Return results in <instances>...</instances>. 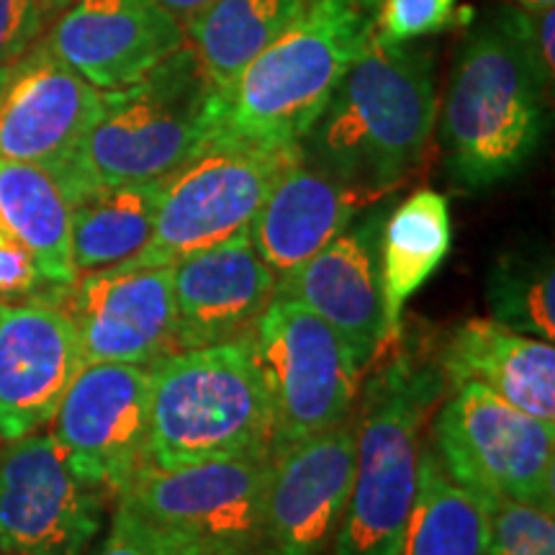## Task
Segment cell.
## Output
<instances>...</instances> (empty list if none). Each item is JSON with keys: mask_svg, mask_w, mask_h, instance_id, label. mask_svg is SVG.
<instances>
[{"mask_svg": "<svg viewBox=\"0 0 555 555\" xmlns=\"http://www.w3.org/2000/svg\"><path fill=\"white\" fill-rule=\"evenodd\" d=\"M420 41L373 34L301 142L304 157L371 201L391 196L433 139L440 108L435 57Z\"/></svg>", "mask_w": 555, "mask_h": 555, "instance_id": "1", "label": "cell"}, {"mask_svg": "<svg viewBox=\"0 0 555 555\" xmlns=\"http://www.w3.org/2000/svg\"><path fill=\"white\" fill-rule=\"evenodd\" d=\"M551 88L519 5L476 24L437 108L446 165L457 189L489 191L530 163L545 131Z\"/></svg>", "mask_w": 555, "mask_h": 555, "instance_id": "2", "label": "cell"}, {"mask_svg": "<svg viewBox=\"0 0 555 555\" xmlns=\"http://www.w3.org/2000/svg\"><path fill=\"white\" fill-rule=\"evenodd\" d=\"M380 0H309L294 24L211 93V139L298 147L376 34Z\"/></svg>", "mask_w": 555, "mask_h": 555, "instance_id": "3", "label": "cell"}, {"mask_svg": "<svg viewBox=\"0 0 555 555\" xmlns=\"http://www.w3.org/2000/svg\"><path fill=\"white\" fill-rule=\"evenodd\" d=\"M448 380L416 345L393 350L365 380L356 412V481L330 555H399L416 486L422 427Z\"/></svg>", "mask_w": 555, "mask_h": 555, "instance_id": "4", "label": "cell"}, {"mask_svg": "<svg viewBox=\"0 0 555 555\" xmlns=\"http://www.w3.org/2000/svg\"><path fill=\"white\" fill-rule=\"evenodd\" d=\"M214 86L189 44L119 90H103L101 111L54 180L69 204L114 185L159 180L211 142Z\"/></svg>", "mask_w": 555, "mask_h": 555, "instance_id": "5", "label": "cell"}, {"mask_svg": "<svg viewBox=\"0 0 555 555\" xmlns=\"http://www.w3.org/2000/svg\"><path fill=\"white\" fill-rule=\"evenodd\" d=\"M273 457V406L249 339L178 350L150 367L144 463Z\"/></svg>", "mask_w": 555, "mask_h": 555, "instance_id": "6", "label": "cell"}, {"mask_svg": "<svg viewBox=\"0 0 555 555\" xmlns=\"http://www.w3.org/2000/svg\"><path fill=\"white\" fill-rule=\"evenodd\" d=\"M298 147L211 139L163 180L155 229L142 253L119 266L170 268L189 255L247 232Z\"/></svg>", "mask_w": 555, "mask_h": 555, "instance_id": "7", "label": "cell"}, {"mask_svg": "<svg viewBox=\"0 0 555 555\" xmlns=\"http://www.w3.org/2000/svg\"><path fill=\"white\" fill-rule=\"evenodd\" d=\"M247 339L273 406V455L356 412L363 367L304 304L275 296Z\"/></svg>", "mask_w": 555, "mask_h": 555, "instance_id": "8", "label": "cell"}, {"mask_svg": "<svg viewBox=\"0 0 555 555\" xmlns=\"http://www.w3.org/2000/svg\"><path fill=\"white\" fill-rule=\"evenodd\" d=\"M433 450L476 496L555 506V422L519 412L474 380L455 384L435 412Z\"/></svg>", "mask_w": 555, "mask_h": 555, "instance_id": "9", "label": "cell"}, {"mask_svg": "<svg viewBox=\"0 0 555 555\" xmlns=\"http://www.w3.org/2000/svg\"><path fill=\"white\" fill-rule=\"evenodd\" d=\"M270 466L273 457H227L176 468L144 463L116 504L189 540L201 555L258 547L266 538Z\"/></svg>", "mask_w": 555, "mask_h": 555, "instance_id": "10", "label": "cell"}, {"mask_svg": "<svg viewBox=\"0 0 555 555\" xmlns=\"http://www.w3.org/2000/svg\"><path fill=\"white\" fill-rule=\"evenodd\" d=\"M103 504L52 433L16 437L0 450V555H88Z\"/></svg>", "mask_w": 555, "mask_h": 555, "instance_id": "11", "label": "cell"}, {"mask_svg": "<svg viewBox=\"0 0 555 555\" xmlns=\"http://www.w3.org/2000/svg\"><path fill=\"white\" fill-rule=\"evenodd\" d=\"M52 422L69 468L116 502L147 457L150 367L88 363Z\"/></svg>", "mask_w": 555, "mask_h": 555, "instance_id": "12", "label": "cell"}, {"mask_svg": "<svg viewBox=\"0 0 555 555\" xmlns=\"http://www.w3.org/2000/svg\"><path fill=\"white\" fill-rule=\"evenodd\" d=\"M54 301L78 330L88 363L152 367L176 350V291L170 268L114 266L82 273Z\"/></svg>", "mask_w": 555, "mask_h": 555, "instance_id": "13", "label": "cell"}, {"mask_svg": "<svg viewBox=\"0 0 555 555\" xmlns=\"http://www.w3.org/2000/svg\"><path fill=\"white\" fill-rule=\"evenodd\" d=\"M388 211V196L365 206L314 258L275 281V296L294 298L335 327L360 367H367L384 352L380 234Z\"/></svg>", "mask_w": 555, "mask_h": 555, "instance_id": "14", "label": "cell"}, {"mask_svg": "<svg viewBox=\"0 0 555 555\" xmlns=\"http://www.w3.org/2000/svg\"><path fill=\"white\" fill-rule=\"evenodd\" d=\"M356 412L273 455L266 502L270 555H330L356 481Z\"/></svg>", "mask_w": 555, "mask_h": 555, "instance_id": "15", "label": "cell"}, {"mask_svg": "<svg viewBox=\"0 0 555 555\" xmlns=\"http://www.w3.org/2000/svg\"><path fill=\"white\" fill-rule=\"evenodd\" d=\"M82 367L78 330L54 298L0 301V437L50 425Z\"/></svg>", "mask_w": 555, "mask_h": 555, "instance_id": "16", "label": "cell"}, {"mask_svg": "<svg viewBox=\"0 0 555 555\" xmlns=\"http://www.w3.org/2000/svg\"><path fill=\"white\" fill-rule=\"evenodd\" d=\"M44 41L90 86L119 90L185 47V26L159 0H69Z\"/></svg>", "mask_w": 555, "mask_h": 555, "instance_id": "17", "label": "cell"}, {"mask_svg": "<svg viewBox=\"0 0 555 555\" xmlns=\"http://www.w3.org/2000/svg\"><path fill=\"white\" fill-rule=\"evenodd\" d=\"M101 101L103 90L39 39L13 62L0 95V157L39 165L54 176L88 134Z\"/></svg>", "mask_w": 555, "mask_h": 555, "instance_id": "18", "label": "cell"}, {"mask_svg": "<svg viewBox=\"0 0 555 555\" xmlns=\"http://www.w3.org/2000/svg\"><path fill=\"white\" fill-rule=\"evenodd\" d=\"M275 281L247 232L176 262V350L245 339L275 298Z\"/></svg>", "mask_w": 555, "mask_h": 555, "instance_id": "19", "label": "cell"}, {"mask_svg": "<svg viewBox=\"0 0 555 555\" xmlns=\"http://www.w3.org/2000/svg\"><path fill=\"white\" fill-rule=\"evenodd\" d=\"M371 204L376 201L298 152L249 221L247 234L255 253L281 278L314 258Z\"/></svg>", "mask_w": 555, "mask_h": 555, "instance_id": "20", "label": "cell"}, {"mask_svg": "<svg viewBox=\"0 0 555 555\" xmlns=\"http://www.w3.org/2000/svg\"><path fill=\"white\" fill-rule=\"evenodd\" d=\"M437 365L450 386L474 380L519 412L555 422V347L494 319H468L455 327Z\"/></svg>", "mask_w": 555, "mask_h": 555, "instance_id": "21", "label": "cell"}, {"mask_svg": "<svg viewBox=\"0 0 555 555\" xmlns=\"http://www.w3.org/2000/svg\"><path fill=\"white\" fill-rule=\"evenodd\" d=\"M453 245V219L442 193L422 189L391 206L380 234L384 275V352L401 339V317L412 296L437 273Z\"/></svg>", "mask_w": 555, "mask_h": 555, "instance_id": "22", "label": "cell"}, {"mask_svg": "<svg viewBox=\"0 0 555 555\" xmlns=\"http://www.w3.org/2000/svg\"><path fill=\"white\" fill-rule=\"evenodd\" d=\"M69 219L73 204L50 170L0 157V234L29 249L52 288H65L78 278Z\"/></svg>", "mask_w": 555, "mask_h": 555, "instance_id": "23", "label": "cell"}, {"mask_svg": "<svg viewBox=\"0 0 555 555\" xmlns=\"http://www.w3.org/2000/svg\"><path fill=\"white\" fill-rule=\"evenodd\" d=\"M309 0H214L183 21L185 44L214 88L237 78L273 44Z\"/></svg>", "mask_w": 555, "mask_h": 555, "instance_id": "24", "label": "cell"}, {"mask_svg": "<svg viewBox=\"0 0 555 555\" xmlns=\"http://www.w3.org/2000/svg\"><path fill=\"white\" fill-rule=\"evenodd\" d=\"M163 180L101 189L73 204L69 249L75 273L114 268L142 253L155 229Z\"/></svg>", "mask_w": 555, "mask_h": 555, "instance_id": "25", "label": "cell"}, {"mask_svg": "<svg viewBox=\"0 0 555 555\" xmlns=\"http://www.w3.org/2000/svg\"><path fill=\"white\" fill-rule=\"evenodd\" d=\"M486 547L481 499L446 474L433 448H422L420 486L399 555H486Z\"/></svg>", "mask_w": 555, "mask_h": 555, "instance_id": "26", "label": "cell"}, {"mask_svg": "<svg viewBox=\"0 0 555 555\" xmlns=\"http://www.w3.org/2000/svg\"><path fill=\"white\" fill-rule=\"evenodd\" d=\"M491 319L522 335L555 339V268L547 249L504 253L486 278Z\"/></svg>", "mask_w": 555, "mask_h": 555, "instance_id": "27", "label": "cell"}, {"mask_svg": "<svg viewBox=\"0 0 555 555\" xmlns=\"http://www.w3.org/2000/svg\"><path fill=\"white\" fill-rule=\"evenodd\" d=\"M489 525L486 555H555V506L478 496Z\"/></svg>", "mask_w": 555, "mask_h": 555, "instance_id": "28", "label": "cell"}, {"mask_svg": "<svg viewBox=\"0 0 555 555\" xmlns=\"http://www.w3.org/2000/svg\"><path fill=\"white\" fill-rule=\"evenodd\" d=\"M88 555H201L189 540L150 525L124 504H116L108 535Z\"/></svg>", "mask_w": 555, "mask_h": 555, "instance_id": "29", "label": "cell"}, {"mask_svg": "<svg viewBox=\"0 0 555 555\" xmlns=\"http://www.w3.org/2000/svg\"><path fill=\"white\" fill-rule=\"evenodd\" d=\"M457 0H380L376 37L386 41H420L442 31L455 16Z\"/></svg>", "mask_w": 555, "mask_h": 555, "instance_id": "30", "label": "cell"}, {"mask_svg": "<svg viewBox=\"0 0 555 555\" xmlns=\"http://www.w3.org/2000/svg\"><path fill=\"white\" fill-rule=\"evenodd\" d=\"M60 11L54 0H0V67L24 57Z\"/></svg>", "mask_w": 555, "mask_h": 555, "instance_id": "31", "label": "cell"}, {"mask_svg": "<svg viewBox=\"0 0 555 555\" xmlns=\"http://www.w3.org/2000/svg\"><path fill=\"white\" fill-rule=\"evenodd\" d=\"M52 288L44 281L34 255L21 242L0 234V301H26L37 291Z\"/></svg>", "mask_w": 555, "mask_h": 555, "instance_id": "32", "label": "cell"}, {"mask_svg": "<svg viewBox=\"0 0 555 555\" xmlns=\"http://www.w3.org/2000/svg\"><path fill=\"white\" fill-rule=\"evenodd\" d=\"M522 18H525L527 39H530V47H532V52H535L538 65H540V69H543L545 80L553 82V73H555L553 18H555V13H553V9H538V11L522 9Z\"/></svg>", "mask_w": 555, "mask_h": 555, "instance_id": "33", "label": "cell"}, {"mask_svg": "<svg viewBox=\"0 0 555 555\" xmlns=\"http://www.w3.org/2000/svg\"><path fill=\"white\" fill-rule=\"evenodd\" d=\"M159 3H163L168 11L176 13L178 18L185 21L189 16H193L196 11L206 9L208 3H214V0H159Z\"/></svg>", "mask_w": 555, "mask_h": 555, "instance_id": "34", "label": "cell"}, {"mask_svg": "<svg viewBox=\"0 0 555 555\" xmlns=\"http://www.w3.org/2000/svg\"><path fill=\"white\" fill-rule=\"evenodd\" d=\"M512 3L519 5V9L527 11H538V9H553L555 0H512Z\"/></svg>", "mask_w": 555, "mask_h": 555, "instance_id": "35", "label": "cell"}, {"mask_svg": "<svg viewBox=\"0 0 555 555\" xmlns=\"http://www.w3.org/2000/svg\"><path fill=\"white\" fill-rule=\"evenodd\" d=\"M214 555H270V553L262 545H258V547H237V551H221Z\"/></svg>", "mask_w": 555, "mask_h": 555, "instance_id": "36", "label": "cell"}, {"mask_svg": "<svg viewBox=\"0 0 555 555\" xmlns=\"http://www.w3.org/2000/svg\"><path fill=\"white\" fill-rule=\"evenodd\" d=\"M9 75H11V67H0V95H3V88H5V82H9Z\"/></svg>", "mask_w": 555, "mask_h": 555, "instance_id": "37", "label": "cell"}, {"mask_svg": "<svg viewBox=\"0 0 555 555\" xmlns=\"http://www.w3.org/2000/svg\"><path fill=\"white\" fill-rule=\"evenodd\" d=\"M54 3H57V5H60V9H65V5L69 3V0H54Z\"/></svg>", "mask_w": 555, "mask_h": 555, "instance_id": "38", "label": "cell"}]
</instances>
